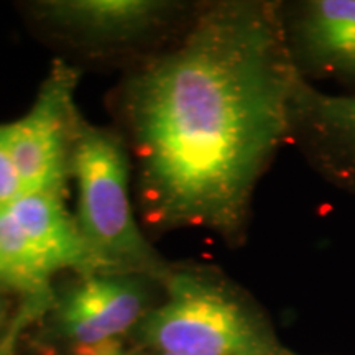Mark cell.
Returning <instances> with one entry per match:
<instances>
[{
	"label": "cell",
	"mask_w": 355,
	"mask_h": 355,
	"mask_svg": "<svg viewBox=\"0 0 355 355\" xmlns=\"http://www.w3.org/2000/svg\"><path fill=\"white\" fill-rule=\"evenodd\" d=\"M300 84L278 8L266 2L204 8L176 46L137 66L117 102L146 227L241 232L295 121Z\"/></svg>",
	"instance_id": "6da1fadb"
},
{
	"label": "cell",
	"mask_w": 355,
	"mask_h": 355,
	"mask_svg": "<svg viewBox=\"0 0 355 355\" xmlns=\"http://www.w3.org/2000/svg\"><path fill=\"white\" fill-rule=\"evenodd\" d=\"M127 141L109 128L83 121L71 176L78 184L79 232L101 273L148 275L165 279L171 272L137 224L130 201Z\"/></svg>",
	"instance_id": "7a4b0ae2"
},
{
	"label": "cell",
	"mask_w": 355,
	"mask_h": 355,
	"mask_svg": "<svg viewBox=\"0 0 355 355\" xmlns=\"http://www.w3.org/2000/svg\"><path fill=\"white\" fill-rule=\"evenodd\" d=\"M168 298L140 322V336L159 354L275 355L263 322L227 286L191 270L163 279Z\"/></svg>",
	"instance_id": "3957f363"
},
{
	"label": "cell",
	"mask_w": 355,
	"mask_h": 355,
	"mask_svg": "<svg viewBox=\"0 0 355 355\" xmlns=\"http://www.w3.org/2000/svg\"><path fill=\"white\" fill-rule=\"evenodd\" d=\"M78 81L79 71L56 60L28 114L3 125L24 193H64L74 144L84 121L74 101Z\"/></svg>",
	"instance_id": "277c9868"
},
{
	"label": "cell",
	"mask_w": 355,
	"mask_h": 355,
	"mask_svg": "<svg viewBox=\"0 0 355 355\" xmlns=\"http://www.w3.org/2000/svg\"><path fill=\"white\" fill-rule=\"evenodd\" d=\"M145 304L139 275H83L58 303V329L74 349L112 343L145 318Z\"/></svg>",
	"instance_id": "5b68a950"
},
{
	"label": "cell",
	"mask_w": 355,
	"mask_h": 355,
	"mask_svg": "<svg viewBox=\"0 0 355 355\" xmlns=\"http://www.w3.org/2000/svg\"><path fill=\"white\" fill-rule=\"evenodd\" d=\"M162 0H48L35 3L51 28L96 44L132 43L146 37L175 13Z\"/></svg>",
	"instance_id": "8992f818"
},
{
	"label": "cell",
	"mask_w": 355,
	"mask_h": 355,
	"mask_svg": "<svg viewBox=\"0 0 355 355\" xmlns=\"http://www.w3.org/2000/svg\"><path fill=\"white\" fill-rule=\"evenodd\" d=\"M7 209L53 273L64 268L78 270L81 275L101 273L79 232L76 217L66 209L63 194L24 193L7 204Z\"/></svg>",
	"instance_id": "52a82bcc"
},
{
	"label": "cell",
	"mask_w": 355,
	"mask_h": 355,
	"mask_svg": "<svg viewBox=\"0 0 355 355\" xmlns=\"http://www.w3.org/2000/svg\"><path fill=\"white\" fill-rule=\"evenodd\" d=\"M301 53L326 74L355 76V0H316L298 21Z\"/></svg>",
	"instance_id": "ba28073f"
},
{
	"label": "cell",
	"mask_w": 355,
	"mask_h": 355,
	"mask_svg": "<svg viewBox=\"0 0 355 355\" xmlns=\"http://www.w3.org/2000/svg\"><path fill=\"white\" fill-rule=\"evenodd\" d=\"M0 263L7 273L10 290L24 293L30 300L50 298V282L55 273L7 206L0 207Z\"/></svg>",
	"instance_id": "9c48e42d"
},
{
	"label": "cell",
	"mask_w": 355,
	"mask_h": 355,
	"mask_svg": "<svg viewBox=\"0 0 355 355\" xmlns=\"http://www.w3.org/2000/svg\"><path fill=\"white\" fill-rule=\"evenodd\" d=\"M295 119H301L329 144L355 153V97L321 94L301 81Z\"/></svg>",
	"instance_id": "30bf717a"
},
{
	"label": "cell",
	"mask_w": 355,
	"mask_h": 355,
	"mask_svg": "<svg viewBox=\"0 0 355 355\" xmlns=\"http://www.w3.org/2000/svg\"><path fill=\"white\" fill-rule=\"evenodd\" d=\"M20 194H24V186L8 152L6 128L0 125V207L10 204Z\"/></svg>",
	"instance_id": "8fae6325"
},
{
	"label": "cell",
	"mask_w": 355,
	"mask_h": 355,
	"mask_svg": "<svg viewBox=\"0 0 355 355\" xmlns=\"http://www.w3.org/2000/svg\"><path fill=\"white\" fill-rule=\"evenodd\" d=\"M74 355H135V354L127 352V350L122 347L121 340H112V343L91 345V347L74 349Z\"/></svg>",
	"instance_id": "7c38bea8"
},
{
	"label": "cell",
	"mask_w": 355,
	"mask_h": 355,
	"mask_svg": "<svg viewBox=\"0 0 355 355\" xmlns=\"http://www.w3.org/2000/svg\"><path fill=\"white\" fill-rule=\"evenodd\" d=\"M3 290H7V288L0 285V326L6 322V319L8 316V308H10V303H8V298Z\"/></svg>",
	"instance_id": "4fadbf2b"
},
{
	"label": "cell",
	"mask_w": 355,
	"mask_h": 355,
	"mask_svg": "<svg viewBox=\"0 0 355 355\" xmlns=\"http://www.w3.org/2000/svg\"><path fill=\"white\" fill-rule=\"evenodd\" d=\"M13 340H15V331H13L10 336H7L6 339L0 340V355H12Z\"/></svg>",
	"instance_id": "5bb4252c"
},
{
	"label": "cell",
	"mask_w": 355,
	"mask_h": 355,
	"mask_svg": "<svg viewBox=\"0 0 355 355\" xmlns=\"http://www.w3.org/2000/svg\"><path fill=\"white\" fill-rule=\"evenodd\" d=\"M0 285L6 286L7 290H10V286H8V278H7V273H6V270H3L2 263H0Z\"/></svg>",
	"instance_id": "9a60e30c"
},
{
	"label": "cell",
	"mask_w": 355,
	"mask_h": 355,
	"mask_svg": "<svg viewBox=\"0 0 355 355\" xmlns=\"http://www.w3.org/2000/svg\"><path fill=\"white\" fill-rule=\"evenodd\" d=\"M159 355H170V354H159Z\"/></svg>",
	"instance_id": "2e32d148"
}]
</instances>
